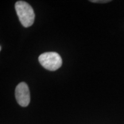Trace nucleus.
I'll list each match as a JSON object with an SVG mask.
<instances>
[{
    "label": "nucleus",
    "mask_w": 124,
    "mask_h": 124,
    "mask_svg": "<svg viewBox=\"0 0 124 124\" xmlns=\"http://www.w3.org/2000/svg\"><path fill=\"white\" fill-rule=\"evenodd\" d=\"M15 9L20 23L24 27H29L33 24L35 12L29 4L23 1H17L15 4Z\"/></svg>",
    "instance_id": "1"
},
{
    "label": "nucleus",
    "mask_w": 124,
    "mask_h": 124,
    "mask_svg": "<svg viewBox=\"0 0 124 124\" xmlns=\"http://www.w3.org/2000/svg\"><path fill=\"white\" fill-rule=\"evenodd\" d=\"M40 64L49 71H55L62 65V59L60 56L55 52H45L39 57Z\"/></svg>",
    "instance_id": "2"
},
{
    "label": "nucleus",
    "mask_w": 124,
    "mask_h": 124,
    "mask_svg": "<svg viewBox=\"0 0 124 124\" xmlns=\"http://www.w3.org/2000/svg\"><path fill=\"white\" fill-rule=\"evenodd\" d=\"M15 97L20 106L26 107L31 101L29 87L25 82H21L17 86L15 90Z\"/></svg>",
    "instance_id": "3"
},
{
    "label": "nucleus",
    "mask_w": 124,
    "mask_h": 124,
    "mask_svg": "<svg viewBox=\"0 0 124 124\" xmlns=\"http://www.w3.org/2000/svg\"><path fill=\"white\" fill-rule=\"evenodd\" d=\"M90 1L94 3H107L110 2L111 1H108V0H90Z\"/></svg>",
    "instance_id": "4"
},
{
    "label": "nucleus",
    "mask_w": 124,
    "mask_h": 124,
    "mask_svg": "<svg viewBox=\"0 0 124 124\" xmlns=\"http://www.w3.org/2000/svg\"><path fill=\"white\" fill-rule=\"evenodd\" d=\"M1 49H2V47H1V46H0V51H1Z\"/></svg>",
    "instance_id": "5"
}]
</instances>
